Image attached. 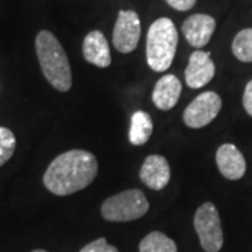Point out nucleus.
Listing matches in <instances>:
<instances>
[{
  "instance_id": "nucleus-14",
  "label": "nucleus",
  "mask_w": 252,
  "mask_h": 252,
  "mask_svg": "<svg viewBox=\"0 0 252 252\" xmlns=\"http://www.w3.org/2000/svg\"><path fill=\"white\" fill-rule=\"evenodd\" d=\"M153 133L152 117L144 111H136L130 119L129 142L133 146H142L149 142Z\"/></svg>"
},
{
  "instance_id": "nucleus-6",
  "label": "nucleus",
  "mask_w": 252,
  "mask_h": 252,
  "mask_svg": "<svg viewBox=\"0 0 252 252\" xmlns=\"http://www.w3.org/2000/svg\"><path fill=\"white\" fill-rule=\"evenodd\" d=\"M221 105L223 101L217 93L205 91L199 94L184 111V122L192 129L205 127L215 121V118L221 111Z\"/></svg>"
},
{
  "instance_id": "nucleus-16",
  "label": "nucleus",
  "mask_w": 252,
  "mask_h": 252,
  "mask_svg": "<svg viewBox=\"0 0 252 252\" xmlns=\"http://www.w3.org/2000/svg\"><path fill=\"white\" fill-rule=\"evenodd\" d=\"M231 51L240 62H252V28L241 30L234 36L233 44H231Z\"/></svg>"
},
{
  "instance_id": "nucleus-9",
  "label": "nucleus",
  "mask_w": 252,
  "mask_h": 252,
  "mask_svg": "<svg viewBox=\"0 0 252 252\" xmlns=\"http://www.w3.org/2000/svg\"><path fill=\"white\" fill-rule=\"evenodd\" d=\"M216 30V20L207 14H192L182 24V34L193 48H203L209 44Z\"/></svg>"
},
{
  "instance_id": "nucleus-2",
  "label": "nucleus",
  "mask_w": 252,
  "mask_h": 252,
  "mask_svg": "<svg viewBox=\"0 0 252 252\" xmlns=\"http://www.w3.org/2000/svg\"><path fill=\"white\" fill-rule=\"evenodd\" d=\"M35 51L41 70L55 90L66 93L72 89V69L62 44L51 32L42 30L36 34Z\"/></svg>"
},
{
  "instance_id": "nucleus-18",
  "label": "nucleus",
  "mask_w": 252,
  "mask_h": 252,
  "mask_svg": "<svg viewBox=\"0 0 252 252\" xmlns=\"http://www.w3.org/2000/svg\"><path fill=\"white\" fill-rule=\"evenodd\" d=\"M80 252H119L117 247L111 245L107 243V240L104 237H101L98 240L93 241V243L84 245L80 250Z\"/></svg>"
},
{
  "instance_id": "nucleus-15",
  "label": "nucleus",
  "mask_w": 252,
  "mask_h": 252,
  "mask_svg": "<svg viewBox=\"0 0 252 252\" xmlns=\"http://www.w3.org/2000/svg\"><path fill=\"white\" fill-rule=\"evenodd\" d=\"M139 252H178V248L170 237L160 231H153L140 241Z\"/></svg>"
},
{
  "instance_id": "nucleus-11",
  "label": "nucleus",
  "mask_w": 252,
  "mask_h": 252,
  "mask_svg": "<svg viewBox=\"0 0 252 252\" xmlns=\"http://www.w3.org/2000/svg\"><path fill=\"white\" fill-rule=\"evenodd\" d=\"M170 164L165 157L152 154L144 160L140 168V180L146 187L154 190H161L170 182Z\"/></svg>"
},
{
  "instance_id": "nucleus-10",
  "label": "nucleus",
  "mask_w": 252,
  "mask_h": 252,
  "mask_svg": "<svg viewBox=\"0 0 252 252\" xmlns=\"http://www.w3.org/2000/svg\"><path fill=\"white\" fill-rule=\"evenodd\" d=\"M216 164L220 174L230 181L243 178L247 171V161L234 144H221L216 152Z\"/></svg>"
},
{
  "instance_id": "nucleus-20",
  "label": "nucleus",
  "mask_w": 252,
  "mask_h": 252,
  "mask_svg": "<svg viewBox=\"0 0 252 252\" xmlns=\"http://www.w3.org/2000/svg\"><path fill=\"white\" fill-rule=\"evenodd\" d=\"M243 107L247 111V114L252 117V80L248 81V84L244 89Z\"/></svg>"
},
{
  "instance_id": "nucleus-3",
  "label": "nucleus",
  "mask_w": 252,
  "mask_h": 252,
  "mask_svg": "<svg viewBox=\"0 0 252 252\" xmlns=\"http://www.w3.org/2000/svg\"><path fill=\"white\" fill-rule=\"evenodd\" d=\"M178 46V31L170 18L156 20L149 28L146 41V59L150 69L162 73L170 69Z\"/></svg>"
},
{
  "instance_id": "nucleus-4",
  "label": "nucleus",
  "mask_w": 252,
  "mask_h": 252,
  "mask_svg": "<svg viewBox=\"0 0 252 252\" xmlns=\"http://www.w3.org/2000/svg\"><path fill=\"white\" fill-rule=\"evenodd\" d=\"M149 210V200L139 189H127L105 199L101 206V216L107 221L125 223L143 217Z\"/></svg>"
},
{
  "instance_id": "nucleus-8",
  "label": "nucleus",
  "mask_w": 252,
  "mask_h": 252,
  "mask_svg": "<svg viewBox=\"0 0 252 252\" xmlns=\"http://www.w3.org/2000/svg\"><path fill=\"white\" fill-rule=\"evenodd\" d=\"M216 66L209 52L195 51L189 58L185 69V83L190 89H202L215 77Z\"/></svg>"
},
{
  "instance_id": "nucleus-17",
  "label": "nucleus",
  "mask_w": 252,
  "mask_h": 252,
  "mask_svg": "<svg viewBox=\"0 0 252 252\" xmlns=\"http://www.w3.org/2000/svg\"><path fill=\"white\" fill-rule=\"evenodd\" d=\"M16 136L7 129L0 126V167L4 165L11 158V156L16 152Z\"/></svg>"
},
{
  "instance_id": "nucleus-1",
  "label": "nucleus",
  "mask_w": 252,
  "mask_h": 252,
  "mask_svg": "<svg viewBox=\"0 0 252 252\" xmlns=\"http://www.w3.org/2000/svg\"><path fill=\"white\" fill-rule=\"evenodd\" d=\"M98 174L95 156L86 150H69L58 156L44 174V185L56 196H67L87 188Z\"/></svg>"
},
{
  "instance_id": "nucleus-7",
  "label": "nucleus",
  "mask_w": 252,
  "mask_h": 252,
  "mask_svg": "<svg viewBox=\"0 0 252 252\" xmlns=\"http://www.w3.org/2000/svg\"><path fill=\"white\" fill-rule=\"evenodd\" d=\"M140 32L142 27L137 13L133 10H121L114 27L112 44L118 52L130 54L137 48Z\"/></svg>"
},
{
  "instance_id": "nucleus-5",
  "label": "nucleus",
  "mask_w": 252,
  "mask_h": 252,
  "mask_svg": "<svg viewBox=\"0 0 252 252\" xmlns=\"http://www.w3.org/2000/svg\"><path fill=\"white\" fill-rule=\"evenodd\" d=\"M193 227L200 247L205 252H219L224 243L221 220L215 203L206 202L198 207L193 217Z\"/></svg>"
},
{
  "instance_id": "nucleus-12",
  "label": "nucleus",
  "mask_w": 252,
  "mask_h": 252,
  "mask_svg": "<svg viewBox=\"0 0 252 252\" xmlns=\"http://www.w3.org/2000/svg\"><path fill=\"white\" fill-rule=\"evenodd\" d=\"M83 56L91 64L105 69L108 67L112 58L109 52V44L101 31H91L83 41Z\"/></svg>"
},
{
  "instance_id": "nucleus-13",
  "label": "nucleus",
  "mask_w": 252,
  "mask_h": 252,
  "mask_svg": "<svg viewBox=\"0 0 252 252\" xmlns=\"http://www.w3.org/2000/svg\"><path fill=\"white\" fill-rule=\"evenodd\" d=\"M181 91H182V86L177 76L174 74L162 76L154 86V105L161 111H170L177 105L181 97Z\"/></svg>"
},
{
  "instance_id": "nucleus-21",
  "label": "nucleus",
  "mask_w": 252,
  "mask_h": 252,
  "mask_svg": "<svg viewBox=\"0 0 252 252\" xmlns=\"http://www.w3.org/2000/svg\"><path fill=\"white\" fill-rule=\"evenodd\" d=\"M31 252H48V251H45V250H34V251H31Z\"/></svg>"
},
{
  "instance_id": "nucleus-19",
  "label": "nucleus",
  "mask_w": 252,
  "mask_h": 252,
  "mask_svg": "<svg viewBox=\"0 0 252 252\" xmlns=\"http://www.w3.org/2000/svg\"><path fill=\"white\" fill-rule=\"evenodd\" d=\"M167 4L172 7V9L178 10V11H187L190 10L195 4H196V0H165Z\"/></svg>"
}]
</instances>
